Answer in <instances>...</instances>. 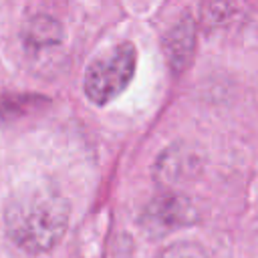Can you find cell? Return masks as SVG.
<instances>
[{
    "instance_id": "6da1fadb",
    "label": "cell",
    "mask_w": 258,
    "mask_h": 258,
    "mask_svg": "<svg viewBox=\"0 0 258 258\" xmlns=\"http://www.w3.org/2000/svg\"><path fill=\"white\" fill-rule=\"evenodd\" d=\"M71 204L50 185H24L12 194L4 210L8 238L28 254L54 248L69 226Z\"/></svg>"
},
{
    "instance_id": "7a4b0ae2",
    "label": "cell",
    "mask_w": 258,
    "mask_h": 258,
    "mask_svg": "<svg viewBox=\"0 0 258 258\" xmlns=\"http://www.w3.org/2000/svg\"><path fill=\"white\" fill-rule=\"evenodd\" d=\"M135 46L131 42H121L111 50L99 54L85 73V95L95 105H105L119 97L133 79L135 73Z\"/></svg>"
},
{
    "instance_id": "3957f363",
    "label": "cell",
    "mask_w": 258,
    "mask_h": 258,
    "mask_svg": "<svg viewBox=\"0 0 258 258\" xmlns=\"http://www.w3.org/2000/svg\"><path fill=\"white\" fill-rule=\"evenodd\" d=\"M198 214L191 202L179 194H159L141 212L139 226L149 238H163L196 222Z\"/></svg>"
},
{
    "instance_id": "277c9868",
    "label": "cell",
    "mask_w": 258,
    "mask_h": 258,
    "mask_svg": "<svg viewBox=\"0 0 258 258\" xmlns=\"http://www.w3.org/2000/svg\"><path fill=\"white\" fill-rule=\"evenodd\" d=\"M196 46V28L191 18H181L165 36V54L173 73H181L194 54Z\"/></svg>"
},
{
    "instance_id": "5b68a950",
    "label": "cell",
    "mask_w": 258,
    "mask_h": 258,
    "mask_svg": "<svg viewBox=\"0 0 258 258\" xmlns=\"http://www.w3.org/2000/svg\"><path fill=\"white\" fill-rule=\"evenodd\" d=\"M26 42L32 46H48L60 40L62 30L60 24L48 16H36L26 26Z\"/></svg>"
},
{
    "instance_id": "8992f818",
    "label": "cell",
    "mask_w": 258,
    "mask_h": 258,
    "mask_svg": "<svg viewBox=\"0 0 258 258\" xmlns=\"http://www.w3.org/2000/svg\"><path fill=\"white\" fill-rule=\"evenodd\" d=\"M157 258H210V256H208L206 248L200 246L198 242L183 240V242H175V244L165 246Z\"/></svg>"
}]
</instances>
